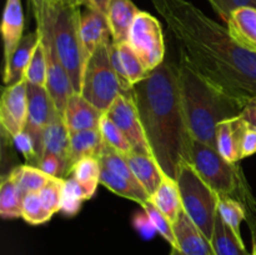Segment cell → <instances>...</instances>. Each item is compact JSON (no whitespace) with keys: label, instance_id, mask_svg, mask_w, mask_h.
Listing matches in <instances>:
<instances>
[{"label":"cell","instance_id":"cell-46","mask_svg":"<svg viewBox=\"0 0 256 255\" xmlns=\"http://www.w3.org/2000/svg\"><path fill=\"white\" fill-rule=\"evenodd\" d=\"M252 255H256V240H255V244H254V249H252Z\"/></svg>","mask_w":256,"mask_h":255},{"label":"cell","instance_id":"cell-15","mask_svg":"<svg viewBox=\"0 0 256 255\" xmlns=\"http://www.w3.org/2000/svg\"><path fill=\"white\" fill-rule=\"evenodd\" d=\"M105 112L88 102L80 92H74L68 100L62 118L69 132L99 129Z\"/></svg>","mask_w":256,"mask_h":255},{"label":"cell","instance_id":"cell-19","mask_svg":"<svg viewBox=\"0 0 256 255\" xmlns=\"http://www.w3.org/2000/svg\"><path fill=\"white\" fill-rule=\"evenodd\" d=\"M24 30V12L22 0H6L2 14V34L4 42V62L20 42Z\"/></svg>","mask_w":256,"mask_h":255},{"label":"cell","instance_id":"cell-36","mask_svg":"<svg viewBox=\"0 0 256 255\" xmlns=\"http://www.w3.org/2000/svg\"><path fill=\"white\" fill-rule=\"evenodd\" d=\"M84 200H86V198L76 180L72 176L66 178L62 192V212L68 216H72L79 212Z\"/></svg>","mask_w":256,"mask_h":255},{"label":"cell","instance_id":"cell-42","mask_svg":"<svg viewBox=\"0 0 256 255\" xmlns=\"http://www.w3.org/2000/svg\"><path fill=\"white\" fill-rule=\"evenodd\" d=\"M240 116L245 120L250 129L256 130V98L248 100L242 108Z\"/></svg>","mask_w":256,"mask_h":255},{"label":"cell","instance_id":"cell-39","mask_svg":"<svg viewBox=\"0 0 256 255\" xmlns=\"http://www.w3.org/2000/svg\"><path fill=\"white\" fill-rule=\"evenodd\" d=\"M38 168L46 172L48 175L54 178H60V179H66L69 178V170L68 166L54 154L50 152H45L42 156L40 158Z\"/></svg>","mask_w":256,"mask_h":255},{"label":"cell","instance_id":"cell-22","mask_svg":"<svg viewBox=\"0 0 256 255\" xmlns=\"http://www.w3.org/2000/svg\"><path fill=\"white\" fill-rule=\"evenodd\" d=\"M230 34L245 49L256 52V9L240 8L226 22Z\"/></svg>","mask_w":256,"mask_h":255},{"label":"cell","instance_id":"cell-6","mask_svg":"<svg viewBox=\"0 0 256 255\" xmlns=\"http://www.w3.org/2000/svg\"><path fill=\"white\" fill-rule=\"evenodd\" d=\"M176 184L182 209L202 234L212 240L218 215L219 195L202 180L190 162H184L178 172Z\"/></svg>","mask_w":256,"mask_h":255},{"label":"cell","instance_id":"cell-27","mask_svg":"<svg viewBox=\"0 0 256 255\" xmlns=\"http://www.w3.org/2000/svg\"><path fill=\"white\" fill-rule=\"evenodd\" d=\"M22 199L18 189L16 178L14 172H10L2 178L0 184V215L4 219H16L22 218Z\"/></svg>","mask_w":256,"mask_h":255},{"label":"cell","instance_id":"cell-37","mask_svg":"<svg viewBox=\"0 0 256 255\" xmlns=\"http://www.w3.org/2000/svg\"><path fill=\"white\" fill-rule=\"evenodd\" d=\"M12 142L20 150V152L24 155L28 164L38 168V164H39V160L42 156H40L39 152H38V148L35 145V142L32 138V135L25 132V130H22L20 134H18L12 139Z\"/></svg>","mask_w":256,"mask_h":255},{"label":"cell","instance_id":"cell-21","mask_svg":"<svg viewBox=\"0 0 256 255\" xmlns=\"http://www.w3.org/2000/svg\"><path fill=\"white\" fill-rule=\"evenodd\" d=\"M108 144L102 139L99 129L82 130L70 134V168L85 158L99 159L106 149Z\"/></svg>","mask_w":256,"mask_h":255},{"label":"cell","instance_id":"cell-38","mask_svg":"<svg viewBox=\"0 0 256 255\" xmlns=\"http://www.w3.org/2000/svg\"><path fill=\"white\" fill-rule=\"evenodd\" d=\"M208 2L225 22H229L232 12L240 8H255L256 9V0H208Z\"/></svg>","mask_w":256,"mask_h":255},{"label":"cell","instance_id":"cell-4","mask_svg":"<svg viewBox=\"0 0 256 255\" xmlns=\"http://www.w3.org/2000/svg\"><path fill=\"white\" fill-rule=\"evenodd\" d=\"M205 182L219 195L242 202L252 215V229L256 228V200L238 162L225 159L218 149L192 136L189 162Z\"/></svg>","mask_w":256,"mask_h":255},{"label":"cell","instance_id":"cell-7","mask_svg":"<svg viewBox=\"0 0 256 255\" xmlns=\"http://www.w3.org/2000/svg\"><path fill=\"white\" fill-rule=\"evenodd\" d=\"M108 44L98 48L88 59L80 90V94L88 102L104 112H106L115 99L124 92L112 68Z\"/></svg>","mask_w":256,"mask_h":255},{"label":"cell","instance_id":"cell-30","mask_svg":"<svg viewBox=\"0 0 256 255\" xmlns=\"http://www.w3.org/2000/svg\"><path fill=\"white\" fill-rule=\"evenodd\" d=\"M218 212L222 218L228 226L234 232V234L242 240V220L246 219V209L242 202H236L230 198H219V204H218Z\"/></svg>","mask_w":256,"mask_h":255},{"label":"cell","instance_id":"cell-35","mask_svg":"<svg viewBox=\"0 0 256 255\" xmlns=\"http://www.w3.org/2000/svg\"><path fill=\"white\" fill-rule=\"evenodd\" d=\"M46 55H45L44 45L40 42L39 45L36 46V49H35L34 54H32V58L29 62L26 72H25V80H26L28 84L46 88Z\"/></svg>","mask_w":256,"mask_h":255},{"label":"cell","instance_id":"cell-40","mask_svg":"<svg viewBox=\"0 0 256 255\" xmlns=\"http://www.w3.org/2000/svg\"><path fill=\"white\" fill-rule=\"evenodd\" d=\"M108 50H109V56H110V60H112V68H114L115 72H116L118 79H119L120 84H122V90H124V92H132V85L130 84L129 79H128L126 74H125L124 66H122V59H120L118 45L115 44L112 40L108 44Z\"/></svg>","mask_w":256,"mask_h":255},{"label":"cell","instance_id":"cell-11","mask_svg":"<svg viewBox=\"0 0 256 255\" xmlns=\"http://www.w3.org/2000/svg\"><path fill=\"white\" fill-rule=\"evenodd\" d=\"M60 116L46 88L28 84V119L24 130L34 139L40 156L45 129Z\"/></svg>","mask_w":256,"mask_h":255},{"label":"cell","instance_id":"cell-1","mask_svg":"<svg viewBox=\"0 0 256 255\" xmlns=\"http://www.w3.org/2000/svg\"><path fill=\"white\" fill-rule=\"evenodd\" d=\"M178 44L180 62L226 94L256 98V52L188 0H152Z\"/></svg>","mask_w":256,"mask_h":255},{"label":"cell","instance_id":"cell-16","mask_svg":"<svg viewBox=\"0 0 256 255\" xmlns=\"http://www.w3.org/2000/svg\"><path fill=\"white\" fill-rule=\"evenodd\" d=\"M249 125L242 116L222 120L216 126V149L225 159L238 162L242 159V142Z\"/></svg>","mask_w":256,"mask_h":255},{"label":"cell","instance_id":"cell-12","mask_svg":"<svg viewBox=\"0 0 256 255\" xmlns=\"http://www.w3.org/2000/svg\"><path fill=\"white\" fill-rule=\"evenodd\" d=\"M28 119L26 80L5 88L0 102V124L2 134L12 142L24 130Z\"/></svg>","mask_w":256,"mask_h":255},{"label":"cell","instance_id":"cell-23","mask_svg":"<svg viewBox=\"0 0 256 255\" xmlns=\"http://www.w3.org/2000/svg\"><path fill=\"white\" fill-rule=\"evenodd\" d=\"M100 184L115 194L139 202L140 205L150 200V195L138 180L128 179L102 165H100Z\"/></svg>","mask_w":256,"mask_h":255},{"label":"cell","instance_id":"cell-47","mask_svg":"<svg viewBox=\"0 0 256 255\" xmlns=\"http://www.w3.org/2000/svg\"><path fill=\"white\" fill-rule=\"evenodd\" d=\"M254 230H255V234H256V228H255V229H254Z\"/></svg>","mask_w":256,"mask_h":255},{"label":"cell","instance_id":"cell-25","mask_svg":"<svg viewBox=\"0 0 256 255\" xmlns=\"http://www.w3.org/2000/svg\"><path fill=\"white\" fill-rule=\"evenodd\" d=\"M150 200L172 224L176 222L182 210V202L179 186L175 180L165 176Z\"/></svg>","mask_w":256,"mask_h":255},{"label":"cell","instance_id":"cell-34","mask_svg":"<svg viewBox=\"0 0 256 255\" xmlns=\"http://www.w3.org/2000/svg\"><path fill=\"white\" fill-rule=\"evenodd\" d=\"M142 209L146 212V215L149 216L150 222H152L154 228L156 229L158 234L162 235L170 245H172V250H178V244L176 239H175L174 234V226H172V222L158 209L154 205V202L152 200H148V202H142Z\"/></svg>","mask_w":256,"mask_h":255},{"label":"cell","instance_id":"cell-10","mask_svg":"<svg viewBox=\"0 0 256 255\" xmlns=\"http://www.w3.org/2000/svg\"><path fill=\"white\" fill-rule=\"evenodd\" d=\"M105 114L124 132L126 139L132 144V152L152 155L149 142L146 140L144 128L140 122L132 92H122Z\"/></svg>","mask_w":256,"mask_h":255},{"label":"cell","instance_id":"cell-2","mask_svg":"<svg viewBox=\"0 0 256 255\" xmlns=\"http://www.w3.org/2000/svg\"><path fill=\"white\" fill-rule=\"evenodd\" d=\"M132 95L152 156L162 172L176 182L180 165L189 162L192 140L180 95L178 65L165 60L132 85Z\"/></svg>","mask_w":256,"mask_h":255},{"label":"cell","instance_id":"cell-26","mask_svg":"<svg viewBox=\"0 0 256 255\" xmlns=\"http://www.w3.org/2000/svg\"><path fill=\"white\" fill-rule=\"evenodd\" d=\"M215 255H252L248 252L242 240L234 234L218 212L214 232L210 240Z\"/></svg>","mask_w":256,"mask_h":255},{"label":"cell","instance_id":"cell-29","mask_svg":"<svg viewBox=\"0 0 256 255\" xmlns=\"http://www.w3.org/2000/svg\"><path fill=\"white\" fill-rule=\"evenodd\" d=\"M15 178H16L18 189H19V194L22 199H24L25 195L29 192H35L42 190L48 182L52 180V178L40 170L39 168L32 166V165H20L12 169Z\"/></svg>","mask_w":256,"mask_h":255},{"label":"cell","instance_id":"cell-13","mask_svg":"<svg viewBox=\"0 0 256 255\" xmlns=\"http://www.w3.org/2000/svg\"><path fill=\"white\" fill-rule=\"evenodd\" d=\"M79 30L86 62L98 48L112 40L106 14L99 10L82 8L80 12Z\"/></svg>","mask_w":256,"mask_h":255},{"label":"cell","instance_id":"cell-5","mask_svg":"<svg viewBox=\"0 0 256 255\" xmlns=\"http://www.w3.org/2000/svg\"><path fill=\"white\" fill-rule=\"evenodd\" d=\"M82 9L68 0H55L48 8L52 39L62 65L69 74L75 92L82 90L86 58L80 38L79 20Z\"/></svg>","mask_w":256,"mask_h":255},{"label":"cell","instance_id":"cell-24","mask_svg":"<svg viewBox=\"0 0 256 255\" xmlns=\"http://www.w3.org/2000/svg\"><path fill=\"white\" fill-rule=\"evenodd\" d=\"M50 152L54 154L64 162L69 170V175L72 172L70 168L69 155H70V132L65 125L64 118H58L52 122L44 132L42 139V154Z\"/></svg>","mask_w":256,"mask_h":255},{"label":"cell","instance_id":"cell-44","mask_svg":"<svg viewBox=\"0 0 256 255\" xmlns=\"http://www.w3.org/2000/svg\"><path fill=\"white\" fill-rule=\"evenodd\" d=\"M256 152V130L249 129L244 136L242 149V158H249Z\"/></svg>","mask_w":256,"mask_h":255},{"label":"cell","instance_id":"cell-28","mask_svg":"<svg viewBox=\"0 0 256 255\" xmlns=\"http://www.w3.org/2000/svg\"><path fill=\"white\" fill-rule=\"evenodd\" d=\"M69 176L76 180L84 192L85 198L90 199L96 192L100 182V162L96 158H85L72 166Z\"/></svg>","mask_w":256,"mask_h":255},{"label":"cell","instance_id":"cell-31","mask_svg":"<svg viewBox=\"0 0 256 255\" xmlns=\"http://www.w3.org/2000/svg\"><path fill=\"white\" fill-rule=\"evenodd\" d=\"M118 49H119L120 59H122L125 74H126L130 84L135 85L136 82H142L149 72L145 69L142 60L139 59V56H138L136 52H134V49L130 46L129 42L119 44L118 45Z\"/></svg>","mask_w":256,"mask_h":255},{"label":"cell","instance_id":"cell-45","mask_svg":"<svg viewBox=\"0 0 256 255\" xmlns=\"http://www.w3.org/2000/svg\"><path fill=\"white\" fill-rule=\"evenodd\" d=\"M28 2H29V5H32L34 16H38L42 12H44L55 0H28Z\"/></svg>","mask_w":256,"mask_h":255},{"label":"cell","instance_id":"cell-32","mask_svg":"<svg viewBox=\"0 0 256 255\" xmlns=\"http://www.w3.org/2000/svg\"><path fill=\"white\" fill-rule=\"evenodd\" d=\"M22 218L26 222L32 225H40L49 222L52 218V214L42 204L39 192H29L22 199Z\"/></svg>","mask_w":256,"mask_h":255},{"label":"cell","instance_id":"cell-20","mask_svg":"<svg viewBox=\"0 0 256 255\" xmlns=\"http://www.w3.org/2000/svg\"><path fill=\"white\" fill-rule=\"evenodd\" d=\"M132 172L138 182L145 188L148 194L152 195L156 192L159 185L164 180L166 175L162 172V168L159 166L158 162L152 155L142 154L138 152H132L128 155H125Z\"/></svg>","mask_w":256,"mask_h":255},{"label":"cell","instance_id":"cell-17","mask_svg":"<svg viewBox=\"0 0 256 255\" xmlns=\"http://www.w3.org/2000/svg\"><path fill=\"white\" fill-rule=\"evenodd\" d=\"M39 42L40 36L36 30L22 38L9 59L4 62V82L6 86L25 80V72Z\"/></svg>","mask_w":256,"mask_h":255},{"label":"cell","instance_id":"cell-8","mask_svg":"<svg viewBox=\"0 0 256 255\" xmlns=\"http://www.w3.org/2000/svg\"><path fill=\"white\" fill-rule=\"evenodd\" d=\"M35 22H36V32L40 36V42L44 45L45 55H46V90L49 92L50 96L56 106V110L62 116L68 100L75 92L74 88H72L69 74L62 65L56 48H55L48 9L42 14L35 16Z\"/></svg>","mask_w":256,"mask_h":255},{"label":"cell","instance_id":"cell-9","mask_svg":"<svg viewBox=\"0 0 256 255\" xmlns=\"http://www.w3.org/2000/svg\"><path fill=\"white\" fill-rule=\"evenodd\" d=\"M130 46L134 49L148 72L165 62V42L159 20L149 12H140L129 34Z\"/></svg>","mask_w":256,"mask_h":255},{"label":"cell","instance_id":"cell-41","mask_svg":"<svg viewBox=\"0 0 256 255\" xmlns=\"http://www.w3.org/2000/svg\"><path fill=\"white\" fill-rule=\"evenodd\" d=\"M134 226L135 229L139 232L140 235L145 238V239H150V238L154 236L156 229L154 228L152 222H150L149 216L146 215V212L144 214H138L134 219Z\"/></svg>","mask_w":256,"mask_h":255},{"label":"cell","instance_id":"cell-3","mask_svg":"<svg viewBox=\"0 0 256 255\" xmlns=\"http://www.w3.org/2000/svg\"><path fill=\"white\" fill-rule=\"evenodd\" d=\"M178 78L190 134L216 149L218 124L239 116L246 102L220 90L182 62L178 65Z\"/></svg>","mask_w":256,"mask_h":255},{"label":"cell","instance_id":"cell-43","mask_svg":"<svg viewBox=\"0 0 256 255\" xmlns=\"http://www.w3.org/2000/svg\"><path fill=\"white\" fill-rule=\"evenodd\" d=\"M68 2L74 5V6L80 8V9H82V8H89V9L99 10V12L106 14L110 0H68Z\"/></svg>","mask_w":256,"mask_h":255},{"label":"cell","instance_id":"cell-14","mask_svg":"<svg viewBox=\"0 0 256 255\" xmlns=\"http://www.w3.org/2000/svg\"><path fill=\"white\" fill-rule=\"evenodd\" d=\"M174 226L178 250H172L178 255H215L210 240L190 219L182 209Z\"/></svg>","mask_w":256,"mask_h":255},{"label":"cell","instance_id":"cell-18","mask_svg":"<svg viewBox=\"0 0 256 255\" xmlns=\"http://www.w3.org/2000/svg\"><path fill=\"white\" fill-rule=\"evenodd\" d=\"M140 10L132 0H110L106 10L112 39L115 44L129 42V34Z\"/></svg>","mask_w":256,"mask_h":255},{"label":"cell","instance_id":"cell-33","mask_svg":"<svg viewBox=\"0 0 256 255\" xmlns=\"http://www.w3.org/2000/svg\"><path fill=\"white\" fill-rule=\"evenodd\" d=\"M100 132L102 135V139L106 142L109 146L115 149L116 152H122V154L128 155L129 152H132V146L124 135V132L114 124L110 118H108L106 114H104L102 122H100L99 126Z\"/></svg>","mask_w":256,"mask_h":255}]
</instances>
